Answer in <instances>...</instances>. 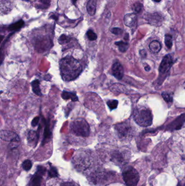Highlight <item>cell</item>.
Wrapping results in <instances>:
<instances>
[{"instance_id":"cell-27","label":"cell","mask_w":185,"mask_h":186,"mask_svg":"<svg viewBox=\"0 0 185 186\" xmlns=\"http://www.w3.org/2000/svg\"><path fill=\"white\" fill-rule=\"evenodd\" d=\"M61 186H78L77 184L72 182H64L61 184Z\"/></svg>"},{"instance_id":"cell-2","label":"cell","mask_w":185,"mask_h":186,"mask_svg":"<svg viewBox=\"0 0 185 186\" xmlns=\"http://www.w3.org/2000/svg\"><path fill=\"white\" fill-rule=\"evenodd\" d=\"M133 117L135 122L142 127L149 126L153 122V115L151 111L145 107L136 108Z\"/></svg>"},{"instance_id":"cell-18","label":"cell","mask_w":185,"mask_h":186,"mask_svg":"<svg viewBox=\"0 0 185 186\" xmlns=\"http://www.w3.org/2000/svg\"><path fill=\"white\" fill-rule=\"evenodd\" d=\"M24 24V22L23 21H19L15 24L11 25L9 27V28L11 30H19V28H20L21 27H22Z\"/></svg>"},{"instance_id":"cell-3","label":"cell","mask_w":185,"mask_h":186,"mask_svg":"<svg viewBox=\"0 0 185 186\" xmlns=\"http://www.w3.org/2000/svg\"><path fill=\"white\" fill-rule=\"evenodd\" d=\"M70 128L71 132L77 136L87 137L90 135V126L84 119H77L71 122Z\"/></svg>"},{"instance_id":"cell-22","label":"cell","mask_w":185,"mask_h":186,"mask_svg":"<svg viewBox=\"0 0 185 186\" xmlns=\"http://www.w3.org/2000/svg\"><path fill=\"white\" fill-rule=\"evenodd\" d=\"M87 36L89 40L91 41H96L97 38V34L92 30H89L87 32Z\"/></svg>"},{"instance_id":"cell-29","label":"cell","mask_w":185,"mask_h":186,"mask_svg":"<svg viewBox=\"0 0 185 186\" xmlns=\"http://www.w3.org/2000/svg\"><path fill=\"white\" fill-rule=\"evenodd\" d=\"M145 70H146V71H149V70H150V67H149V66H148V65H147V67H145Z\"/></svg>"},{"instance_id":"cell-12","label":"cell","mask_w":185,"mask_h":186,"mask_svg":"<svg viewBox=\"0 0 185 186\" xmlns=\"http://www.w3.org/2000/svg\"><path fill=\"white\" fill-rule=\"evenodd\" d=\"M96 0H89L86 6L88 13L90 15H94L96 11Z\"/></svg>"},{"instance_id":"cell-5","label":"cell","mask_w":185,"mask_h":186,"mask_svg":"<svg viewBox=\"0 0 185 186\" xmlns=\"http://www.w3.org/2000/svg\"><path fill=\"white\" fill-rule=\"evenodd\" d=\"M173 64V59L172 56L170 54L165 56L163 58L159 67V71L162 74L167 72Z\"/></svg>"},{"instance_id":"cell-11","label":"cell","mask_w":185,"mask_h":186,"mask_svg":"<svg viewBox=\"0 0 185 186\" xmlns=\"http://www.w3.org/2000/svg\"><path fill=\"white\" fill-rule=\"evenodd\" d=\"M129 127L125 124H118L116 126L115 129L120 137H125L128 135L129 132Z\"/></svg>"},{"instance_id":"cell-24","label":"cell","mask_w":185,"mask_h":186,"mask_svg":"<svg viewBox=\"0 0 185 186\" xmlns=\"http://www.w3.org/2000/svg\"><path fill=\"white\" fill-rule=\"evenodd\" d=\"M162 96L163 99L165 100V101H166L167 102H172V98L169 94H168V93H167L166 92H163L162 93Z\"/></svg>"},{"instance_id":"cell-21","label":"cell","mask_w":185,"mask_h":186,"mask_svg":"<svg viewBox=\"0 0 185 186\" xmlns=\"http://www.w3.org/2000/svg\"><path fill=\"white\" fill-rule=\"evenodd\" d=\"M118 104V101L117 100H109L107 102V105L109 108L110 109V110H113L117 108Z\"/></svg>"},{"instance_id":"cell-19","label":"cell","mask_w":185,"mask_h":186,"mask_svg":"<svg viewBox=\"0 0 185 186\" xmlns=\"http://www.w3.org/2000/svg\"><path fill=\"white\" fill-rule=\"evenodd\" d=\"M165 42L166 46L167 47V48L169 49L171 48L172 45H173L172 36L169 34H166L165 35Z\"/></svg>"},{"instance_id":"cell-15","label":"cell","mask_w":185,"mask_h":186,"mask_svg":"<svg viewBox=\"0 0 185 186\" xmlns=\"http://www.w3.org/2000/svg\"><path fill=\"white\" fill-rule=\"evenodd\" d=\"M31 85L34 93L38 96H42V93L40 88V82L37 80H34L31 82Z\"/></svg>"},{"instance_id":"cell-13","label":"cell","mask_w":185,"mask_h":186,"mask_svg":"<svg viewBox=\"0 0 185 186\" xmlns=\"http://www.w3.org/2000/svg\"><path fill=\"white\" fill-rule=\"evenodd\" d=\"M61 97L64 100L70 99L73 102L77 101L78 98L76 93L68 91H64L61 94Z\"/></svg>"},{"instance_id":"cell-28","label":"cell","mask_w":185,"mask_h":186,"mask_svg":"<svg viewBox=\"0 0 185 186\" xmlns=\"http://www.w3.org/2000/svg\"><path fill=\"white\" fill-rule=\"evenodd\" d=\"M39 120V117H36L34 119L33 121L32 122V125L33 126H35L37 125Z\"/></svg>"},{"instance_id":"cell-8","label":"cell","mask_w":185,"mask_h":186,"mask_svg":"<svg viewBox=\"0 0 185 186\" xmlns=\"http://www.w3.org/2000/svg\"><path fill=\"white\" fill-rule=\"evenodd\" d=\"M74 164L77 169L81 170H85L88 169L90 166V163L87 158L84 157L77 156L75 159Z\"/></svg>"},{"instance_id":"cell-23","label":"cell","mask_w":185,"mask_h":186,"mask_svg":"<svg viewBox=\"0 0 185 186\" xmlns=\"http://www.w3.org/2000/svg\"><path fill=\"white\" fill-rule=\"evenodd\" d=\"M70 41V38L65 35H61L59 39V43L60 44H65L68 43Z\"/></svg>"},{"instance_id":"cell-16","label":"cell","mask_w":185,"mask_h":186,"mask_svg":"<svg viewBox=\"0 0 185 186\" xmlns=\"http://www.w3.org/2000/svg\"><path fill=\"white\" fill-rule=\"evenodd\" d=\"M115 44L118 47L119 50L122 52H125L127 50L128 48V44L127 43H125L123 41H118L116 42Z\"/></svg>"},{"instance_id":"cell-4","label":"cell","mask_w":185,"mask_h":186,"mask_svg":"<svg viewBox=\"0 0 185 186\" xmlns=\"http://www.w3.org/2000/svg\"><path fill=\"white\" fill-rule=\"evenodd\" d=\"M123 177L127 186H137L140 180V176L136 169L128 166L123 172Z\"/></svg>"},{"instance_id":"cell-9","label":"cell","mask_w":185,"mask_h":186,"mask_svg":"<svg viewBox=\"0 0 185 186\" xmlns=\"http://www.w3.org/2000/svg\"><path fill=\"white\" fill-rule=\"evenodd\" d=\"M136 15L134 13L126 14L124 17V22L128 27H133L136 23Z\"/></svg>"},{"instance_id":"cell-25","label":"cell","mask_w":185,"mask_h":186,"mask_svg":"<svg viewBox=\"0 0 185 186\" xmlns=\"http://www.w3.org/2000/svg\"><path fill=\"white\" fill-rule=\"evenodd\" d=\"M142 5L140 3H137V4H135L133 6V9L134 10L135 12L136 13H138L140 12L142 9Z\"/></svg>"},{"instance_id":"cell-30","label":"cell","mask_w":185,"mask_h":186,"mask_svg":"<svg viewBox=\"0 0 185 186\" xmlns=\"http://www.w3.org/2000/svg\"><path fill=\"white\" fill-rule=\"evenodd\" d=\"M77 0H72V2H73V4H76V1H77Z\"/></svg>"},{"instance_id":"cell-17","label":"cell","mask_w":185,"mask_h":186,"mask_svg":"<svg viewBox=\"0 0 185 186\" xmlns=\"http://www.w3.org/2000/svg\"><path fill=\"white\" fill-rule=\"evenodd\" d=\"M48 176L50 177H57L58 176V172L57 169L52 165H50V168L48 171Z\"/></svg>"},{"instance_id":"cell-10","label":"cell","mask_w":185,"mask_h":186,"mask_svg":"<svg viewBox=\"0 0 185 186\" xmlns=\"http://www.w3.org/2000/svg\"><path fill=\"white\" fill-rule=\"evenodd\" d=\"M39 140V135L37 133L34 131H30L27 135V140L30 146L35 147Z\"/></svg>"},{"instance_id":"cell-6","label":"cell","mask_w":185,"mask_h":186,"mask_svg":"<svg viewBox=\"0 0 185 186\" xmlns=\"http://www.w3.org/2000/svg\"><path fill=\"white\" fill-rule=\"evenodd\" d=\"M1 138L4 141L10 142H17L20 140L17 133L7 130H2L1 131Z\"/></svg>"},{"instance_id":"cell-31","label":"cell","mask_w":185,"mask_h":186,"mask_svg":"<svg viewBox=\"0 0 185 186\" xmlns=\"http://www.w3.org/2000/svg\"><path fill=\"white\" fill-rule=\"evenodd\" d=\"M161 0H154V1H155V2H160Z\"/></svg>"},{"instance_id":"cell-26","label":"cell","mask_w":185,"mask_h":186,"mask_svg":"<svg viewBox=\"0 0 185 186\" xmlns=\"http://www.w3.org/2000/svg\"><path fill=\"white\" fill-rule=\"evenodd\" d=\"M111 31L112 33L116 35L121 34L123 33V30L119 28H113Z\"/></svg>"},{"instance_id":"cell-20","label":"cell","mask_w":185,"mask_h":186,"mask_svg":"<svg viewBox=\"0 0 185 186\" xmlns=\"http://www.w3.org/2000/svg\"><path fill=\"white\" fill-rule=\"evenodd\" d=\"M22 166L24 170L29 171L32 167V162L29 159L25 160L24 162L22 163Z\"/></svg>"},{"instance_id":"cell-14","label":"cell","mask_w":185,"mask_h":186,"mask_svg":"<svg viewBox=\"0 0 185 186\" xmlns=\"http://www.w3.org/2000/svg\"><path fill=\"white\" fill-rule=\"evenodd\" d=\"M150 50L154 53H158L160 52L161 49V45L160 42L157 41H151L149 44Z\"/></svg>"},{"instance_id":"cell-1","label":"cell","mask_w":185,"mask_h":186,"mask_svg":"<svg viewBox=\"0 0 185 186\" xmlns=\"http://www.w3.org/2000/svg\"><path fill=\"white\" fill-rule=\"evenodd\" d=\"M59 66L61 77L66 81L74 80L82 71V67L79 62L70 56L61 59Z\"/></svg>"},{"instance_id":"cell-7","label":"cell","mask_w":185,"mask_h":186,"mask_svg":"<svg viewBox=\"0 0 185 186\" xmlns=\"http://www.w3.org/2000/svg\"><path fill=\"white\" fill-rule=\"evenodd\" d=\"M112 73L118 80H121L124 75V69L121 63L116 62L112 67Z\"/></svg>"}]
</instances>
